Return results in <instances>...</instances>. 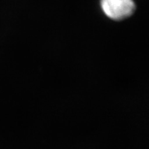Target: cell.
<instances>
[{
  "label": "cell",
  "mask_w": 149,
  "mask_h": 149,
  "mask_svg": "<svg viewBox=\"0 0 149 149\" xmlns=\"http://www.w3.org/2000/svg\"><path fill=\"white\" fill-rule=\"evenodd\" d=\"M100 2L104 14L116 21L129 18L136 8L134 0H100Z\"/></svg>",
  "instance_id": "6da1fadb"
}]
</instances>
